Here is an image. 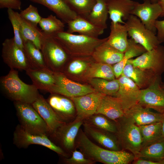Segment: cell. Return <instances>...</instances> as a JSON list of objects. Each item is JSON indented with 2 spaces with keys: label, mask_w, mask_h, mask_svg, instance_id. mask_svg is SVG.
<instances>
[{
  "label": "cell",
  "mask_w": 164,
  "mask_h": 164,
  "mask_svg": "<svg viewBox=\"0 0 164 164\" xmlns=\"http://www.w3.org/2000/svg\"><path fill=\"white\" fill-rule=\"evenodd\" d=\"M75 147L87 158L95 162L105 164H128L135 159L132 153L122 150H111L99 146L92 142L81 129L76 140Z\"/></svg>",
  "instance_id": "obj_1"
},
{
  "label": "cell",
  "mask_w": 164,
  "mask_h": 164,
  "mask_svg": "<svg viewBox=\"0 0 164 164\" xmlns=\"http://www.w3.org/2000/svg\"><path fill=\"white\" fill-rule=\"evenodd\" d=\"M0 90L9 99L32 104L40 95L33 84H28L19 78L17 70L11 69L9 73L0 79Z\"/></svg>",
  "instance_id": "obj_2"
},
{
  "label": "cell",
  "mask_w": 164,
  "mask_h": 164,
  "mask_svg": "<svg viewBox=\"0 0 164 164\" xmlns=\"http://www.w3.org/2000/svg\"><path fill=\"white\" fill-rule=\"evenodd\" d=\"M52 35L61 44L71 57L91 56L95 49L108 39V37L101 39L74 34L64 31Z\"/></svg>",
  "instance_id": "obj_3"
},
{
  "label": "cell",
  "mask_w": 164,
  "mask_h": 164,
  "mask_svg": "<svg viewBox=\"0 0 164 164\" xmlns=\"http://www.w3.org/2000/svg\"><path fill=\"white\" fill-rule=\"evenodd\" d=\"M40 50L47 67L54 73H62L65 64L71 58L53 35L43 31Z\"/></svg>",
  "instance_id": "obj_4"
},
{
  "label": "cell",
  "mask_w": 164,
  "mask_h": 164,
  "mask_svg": "<svg viewBox=\"0 0 164 164\" xmlns=\"http://www.w3.org/2000/svg\"><path fill=\"white\" fill-rule=\"evenodd\" d=\"M117 135L121 145L130 151L136 159L142 148V139L138 126L132 118L125 114L116 121Z\"/></svg>",
  "instance_id": "obj_5"
},
{
  "label": "cell",
  "mask_w": 164,
  "mask_h": 164,
  "mask_svg": "<svg viewBox=\"0 0 164 164\" xmlns=\"http://www.w3.org/2000/svg\"><path fill=\"white\" fill-rule=\"evenodd\" d=\"M20 125L26 131L34 134L49 135L45 122L32 104L14 101Z\"/></svg>",
  "instance_id": "obj_6"
},
{
  "label": "cell",
  "mask_w": 164,
  "mask_h": 164,
  "mask_svg": "<svg viewBox=\"0 0 164 164\" xmlns=\"http://www.w3.org/2000/svg\"><path fill=\"white\" fill-rule=\"evenodd\" d=\"M125 25L128 36L147 51L150 50L161 44L155 34L147 29L136 16L131 15Z\"/></svg>",
  "instance_id": "obj_7"
},
{
  "label": "cell",
  "mask_w": 164,
  "mask_h": 164,
  "mask_svg": "<svg viewBox=\"0 0 164 164\" xmlns=\"http://www.w3.org/2000/svg\"><path fill=\"white\" fill-rule=\"evenodd\" d=\"M13 143L19 148H26L32 144L39 145L50 149L60 155L67 158L68 155L61 147L53 142L48 136L34 134L24 130L20 125L16 127L13 133Z\"/></svg>",
  "instance_id": "obj_8"
},
{
  "label": "cell",
  "mask_w": 164,
  "mask_h": 164,
  "mask_svg": "<svg viewBox=\"0 0 164 164\" xmlns=\"http://www.w3.org/2000/svg\"><path fill=\"white\" fill-rule=\"evenodd\" d=\"M129 61L133 65L161 76L164 72V46L160 44Z\"/></svg>",
  "instance_id": "obj_9"
},
{
  "label": "cell",
  "mask_w": 164,
  "mask_h": 164,
  "mask_svg": "<svg viewBox=\"0 0 164 164\" xmlns=\"http://www.w3.org/2000/svg\"><path fill=\"white\" fill-rule=\"evenodd\" d=\"M2 56L10 69L26 71L32 68L24 50L17 45L13 37L6 39L2 43Z\"/></svg>",
  "instance_id": "obj_10"
},
{
  "label": "cell",
  "mask_w": 164,
  "mask_h": 164,
  "mask_svg": "<svg viewBox=\"0 0 164 164\" xmlns=\"http://www.w3.org/2000/svg\"><path fill=\"white\" fill-rule=\"evenodd\" d=\"M55 84L50 93L68 98L83 96L96 91L91 86L81 84L70 79L62 73H54Z\"/></svg>",
  "instance_id": "obj_11"
},
{
  "label": "cell",
  "mask_w": 164,
  "mask_h": 164,
  "mask_svg": "<svg viewBox=\"0 0 164 164\" xmlns=\"http://www.w3.org/2000/svg\"><path fill=\"white\" fill-rule=\"evenodd\" d=\"M162 83L160 80L145 89H141L138 103L161 113L164 111V88Z\"/></svg>",
  "instance_id": "obj_12"
},
{
  "label": "cell",
  "mask_w": 164,
  "mask_h": 164,
  "mask_svg": "<svg viewBox=\"0 0 164 164\" xmlns=\"http://www.w3.org/2000/svg\"><path fill=\"white\" fill-rule=\"evenodd\" d=\"M162 12L158 2L153 3L150 0H144L142 3L137 2L132 15L136 16L147 29L156 34L155 22Z\"/></svg>",
  "instance_id": "obj_13"
},
{
  "label": "cell",
  "mask_w": 164,
  "mask_h": 164,
  "mask_svg": "<svg viewBox=\"0 0 164 164\" xmlns=\"http://www.w3.org/2000/svg\"><path fill=\"white\" fill-rule=\"evenodd\" d=\"M105 95L95 91L70 98L73 102L76 110L75 118L83 120L95 114L101 101Z\"/></svg>",
  "instance_id": "obj_14"
},
{
  "label": "cell",
  "mask_w": 164,
  "mask_h": 164,
  "mask_svg": "<svg viewBox=\"0 0 164 164\" xmlns=\"http://www.w3.org/2000/svg\"><path fill=\"white\" fill-rule=\"evenodd\" d=\"M118 79L119 88L115 96L120 100L125 113L138 103L141 89L132 80L124 75H121Z\"/></svg>",
  "instance_id": "obj_15"
},
{
  "label": "cell",
  "mask_w": 164,
  "mask_h": 164,
  "mask_svg": "<svg viewBox=\"0 0 164 164\" xmlns=\"http://www.w3.org/2000/svg\"><path fill=\"white\" fill-rule=\"evenodd\" d=\"M32 104L46 123L49 135H53L61 126L67 123L58 116L42 95H40Z\"/></svg>",
  "instance_id": "obj_16"
},
{
  "label": "cell",
  "mask_w": 164,
  "mask_h": 164,
  "mask_svg": "<svg viewBox=\"0 0 164 164\" xmlns=\"http://www.w3.org/2000/svg\"><path fill=\"white\" fill-rule=\"evenodd\" d=\"M83 123V120L75 118L61 126L52 136L58 139L64 151L72 152L74 149L76 140Z\"/></svg>",
  "instance_id": "obj_17"
},
{
  "label": "cell",
  "mask_w": 164,
  "mask_h": 164,
  "mask_svg": "<svg viewBox=\"0 0 164 164\" xmlns=\"http://www.w3.org/2000/svg\"><path fill=\"white\" fill-rule=\"evenodd\" d=\"M121 75L132 80L140 89H145L156 81L161 80L152 72L134 66L128 61L124 67Z\"/></svg>",
  "instance_id": "obj_18"
},
{
  "label": "cell",
  "mask_w": 164,
  "mask_h": 164,
  "mask_svg": "<svg viewBox=\"0 0 164 164\" xmlns=\"http://www.w3.org/2000/svg\"><path fill=\"white\" fill-rule=\"evenodd\" d=\"M51 94L46 100L63 121L67 122L76 117L75 107L70 98L58 94Z\"/></svg>",
  "instance_id": "obj_19"
},
{
  "label": "cell",
  "mask_w": 164,
  "mask_h": 164,
  "mask_svg": "<svg viewBox=\"0 0 164 164\" xmlns=\"http://www.w3.org/2000/svg\"><path fill=\"white\" fill-rule=\"evenodd\" d=\"M108 14L111 22L125 24L133 10L137 2L132 0L106 1Z\"/></svg>",
  "instance_id": "obj_20"
},
{
  "label": "cell",
  "mask_w": 164,
  "mask_h": 164,
  "mask_svg": "<svg viewBox=\"0 0 164 164\" xmlns=\"http://www.w3.org/2000/svg\"><path fill=\"white\" fill-rule=\"evenodd\" d=\"M83 125L85 133L104 148L113 151L121 150L118 138L114 133L97 128L84 123Z\"/></svg>",
  "instance_id": "obj_21"
},
{
  "label": "cell",
  "mask_w": 164,
  "mask_h": 164,
  "mask_svg": "<svg viewBox=\"0 0 164 164\" xmlns=\"http://www.w3.org/2000/svg\"><path fill=\"white\" fill-rule=\"evenodd\" d=\"M95 114H101L116 121L125 113L120 100L115 96L104 95L101 99Z\"/></svg>",
  "instance_id": "obj_22"
},
{
  "label": "cell",
  "mask_w": 164,
  "mask_h": 164,
  "mask_svg": "<svg viewBox=\"0 0 164 164\" xmlns=\"http://www.w3.org/2000/svg\"><path fill=\"white\" fill-rule=\"evenodd\" d=\"M125 114L131 117L138 126L160 122L162 118L161 113L152 111L138 103L127 110Z\"/></svg>",
  "instance_id": "obj_23"
},
{
  "label": "cell",
  "mask_w": 164,
  "mask_h": 164,
  "mask_svg": "<svg viewBox=\"0 0 164 164\" xmlns=\"http://www.w3.org/2000/svg\"><path fill=\"white\" fill-rule=\"evenodd\" d=\"M26 71L38 90L50 93L55 84L54 73L48 69L30 68Z\"/></svg>",
  "instance_id": "obj_24"
},
{
  "label": "cell",
  "mask_w": 164,
  "mask_h": 164,
  "mask_svg": "<svg viewBox=\"0 0 164 164\" xmlns=\"http://www.w3.org/2000/svg\"><path fill=\"white\" fill-rule=\"evenodd\" d=\"M107 41L95 49L91 56L97 62L114 65L122 60L124 53L112 47Z\"/></svg>",
  "instance_id": "obj_25"
},
{
  "label": "cell",
  "mask_w": 164,
  "mask_h": 164,
  "mask_svg": "<svg viewBox=\"0 0 164 164\" xmlns=\"http://www.w3.org/2000/svg\"><path fill=\"white\" fill-rule=\"evenodd\" d=\"M67 24V32L71 33L77 32L79 34L94 38H98L104 30L92 24L86 19L78 16Z\"/></svg>",
  "instance_id": "obj_26"
},
{
  "label": "cell",
  "mask_w": 164,
  "mask_h": 164,
  "mask_svg": "<svg viewBox=\"0 0 164 164\" xmlns=\"http://www.w3.org/2000/svg\"><path fill=\"white\" fill-rule=\"evenodd\" d=\"M30 0L46 7L65 23L67 24L78 16L64 0Z\"/></svg>",
  "instance_id": "obj_27"
},
{
  "label": "cell",
  "mask_w": 164,
  "mask_h": 164,
  "mask_svg": "<svg viewBox=\"0 0 164 164\" xmlns=\"http://www.w3.org/2000/svg\"><path fill=\"white\" fill-rule=\"evenodd\" d=\"M107 42L118 51L124 53L128 44V31L125 24L111 22Z\"/></svg>",
  "instance_id": "obj_28"
},
{
  "label": "cell",
  "mask_w": 164,
  "mask_h": 164,
  "mask_svg": "<svg viewBox=\"0 0 164 164\" xmlns=\"http://www.w3.org/2000/svg\"><path fill=\"white\" fill-rule=\"evenodd\" d=\"M128 47L124 53L122 60L113 66L116 78L121 75L123 69L128 61L133 57H137L147 51L141 45L136 43L132 39H128Z\"/></svg>",
  "instance_id": "obj_29"
},
{
  "label": "cell",
  "mask_w": 164,
  "mask_h": 164,
  "mask_svg": "<svg viewBox=\"0 0 164 164\" xmlns=\"http://www.w3.org/2000/svg\"><path fill=\"white\" fill-rule=\"evenodd\" d=\"M16 14L20 24L24 42L29 40L40 50L42 31L38 28L37 25L22 18L17 12H16Z\"/></svg>",
  "instance_id": "obj_30"
},
{
  "label": "cell",
  "mask_w": 164,
  "mask_h": 164,
  "mask_svg": "<svg viewBox=\"0 0 164 164\" xmlns=\"http://www.w3.org/2000/svg\"><path fill=\"white\" fill-rule=\"evenodd\" d=\"M108 10L105 0H96L92 11L86 19L95 26L104 30L107 28Z\"/></svg>",
  "instance_id": "obj_31"
},
{
  "label": "cell",
  "mask_w": 164,
  "mask_h": 164,
  "mask_svg": "<svg viewBox=\"0 0 164 164\" xmlns=\"http://www.w3.org/2000/svg\"><path fill=\"white\" fill-rule=\"evenodd\" d=\"M138 126L142 139V148L164 138L161 121Z\"/></svg>",
  "instance_id": "obj_32"
},
{
  "label": "cell",
  "mask_w": 164,
  "mask_h": 164,
  "mask_svg": "<svg viewBox=\"0 0 164 164\" xmlns=\"http://www.w3.org/2000/svg\"><path fill=\"white\" fill-rule=\"evenodd\" d=\"M24 51L32 68L48 69L46 66L43 54L40 49L29 40L24 41Z\"/></svg>",
  "instance_id": "obj_33"
},
{
  "label": "cell",
  "mask_w": 164,
  "mask_h": 164,
  "mask_svg": "<svg viewBox=\"0 0 164 164\" xmlns=\"http://www.w3.org/2000/svg\"><path fill=\"white\" fill-rule=\"evenodd\" d=\"M91 64L87 70V77L88 79L100 78L108 80L115 79L112 65L97 62Z\"/></svg>",
  "instance_id": "obj_34"
},
{
  "label": "cell",
  "mask_w": 164,
  "mask_h": 164,
  "mask_svg": "<svg viewBox=\"0 0 164 164\" xmlns=\"http://www.w3.org/2000/svg\"><path fill=\"white\" fill-rule=\"evenodd\" d=\"M91 86L97 92L106 95L115 96L119 87L118 79L112 80L100 78L89 79Z\"/></svg>",
  "instance_id": "obj_35"
},
{
  "label": "cell",
  "mask_w": 164,
  "mask_h": 164,
  "mask_svg": "<svg viewBox=\"0 0 164 164\" xmlns=\"http://www.w3.org/2000/svg\"><path fill=\"white\" fill-rule=\"evenodd\" d=\"M104 115L94 114L83 120V123L97 128L116 134L117 132V124Z\"/></svg>",
  "instance_id": "obj_36"
},
{
  "label": "cell",
  "mask_w": 164,
  "mask_h": 164,
  "mask_svg": "<svg viewBox=\"0 0 164 164\" xmlns=\"http://www.w3.org/2000/svg\"><path fill=\"white\" fill-rule=\"evenodd\" d=\"M164 157V138L143 147L136 159L149 158L161 160Z\"/></svg>",
  "instance_id": "obj_37"
},
{
  "label": "cell",
  "mask_w": 164,
  "mask_h": 164,
  "mask_svg": "<svg viewBox=\"0 0 164 164\" xmlns=\"http://www.w3.org/2000/svg\"><path fill=\"white\" fill-rule=\"evenodd\" d=\"M91 56L72 57L73 60L64 67L62 72L66 76L70 75H79L87 70L88 61Z\"/></svg>",
  "instance_id": "obj_38"
},
{
  "label": "cell",
  "mask_w": 164,
  "mask_h": 164,
  "mask_svg": "<svg viewBox=\"0 0 164 164\" xmlns=\"http://www.w3.org/2000/svg\"><path fill=\"white\" fill-rule=\"evenodd\" d=\"M78 16L86 19L92 11L96 0H64Z\"/></svg>",
  "instance_id": "obj_39"
},
{
  "label": "cell",
  "mask_w": 164,
  "mask_h": 164,
  "mask_svg": "<svg viewBox=\"0 0 164 164\" xmlns=\"http://www.w3.org/2000/svg\"><path fill=\"white\" fill-rule=\"evenodd\" d=\"M64 24L63 22L52 15L46 18H42L39 23L43 32L50 34L64 31Z\"/></svg>",
  "instance_id": "obj_40"
},
{
  "label": "cell",
  "mask_w": 164,
  "mask_h": 164,
  "mask_svg": "<svg viewBox=\"0 0 164 164\" xmlns=\"http://www.w3.org/2000/svg\"><path fill=\"white\" fill-rule=\"evenodd\" d=\"M7 13L9 19L13 28L15 42L18 46L24 50V41L22 34L21 25L16 16V12L11 9H8Z\"/></svg>",
  "instance_id": "obj_41"
},
{
  "label": "cell",
  "mask_w": 164,
  "mask_h": 164,
  "mask_svg": "<svg viewBox=\"0 0 164 164\" xmlns=\"http://www.w3.org/2000/svg\"><path fill=\"white\" fill-rule=\"evenodd\" d=\"M19 14L24 19L36 25L39 23L42 18L37 8L32 5L21 11Z\"/></svg>",
  "instance_id": "obj_42"
},
{
  "label": "cell",
  "mask_w": 164,
  "mask_h": 164,
  "mask_svg": "<svg viewBox=\"0 0 164 164\" xmlns=\"http://www.w3.org/2000/svg\"><path fill=\"white\" fill-rule=\"evenodd\" d=\"M70 158H65L64 162L67 164H93L95 162L87 158L80 151L74 149Z\"/></svg>",
  "instance_id": "obj_43"
},
{
  "label": "cell",
  "mask_w": 164,
  "mask_h": 164,
  "mask_svg": "<svg viewBox=\"0 0 164 164\" xmlns=\"http://www.w3.org/2000/svg\"><path fill=\"white\" fill-rule=\"evenodd\" d=\"M20 0H0V8H7L12 9L20 10Z\"/></svg>",
  "instance_id": "obj_44"
},
{
  "label": "cell",
  "mask_w": 164,
  "mask_h": 164,
  "mask_svg": "<svg viewBox=\"0 0 164 164\" xmlns=\"http://www.w3.org/2000/svg\"><path fill=\"white\" fill-rule=\"evenodd\" d=\"M155 26L157 31L156 36L160 43L164 42V20H157Z\"/></svg>",
  "instance_id": "obj_45"
},
{
  "label": "cell",
  "mask_w": 164,
  "mask_h": 164,
  "mask_svg": "<svg viewBox=\"0 0 164 164\" xmlns=\"http://www.w3.org/2000/svg\"><path fill=\"white\" fill-rule=\"evenodd\" d=\"M138 159L134 162L135 164H164V160L154 161L150 160L144 159L140 158Z\"/></svg>",
  "instance_id": "obj_46"
},
{
  "label": "cell",
  "mask_w": 164,
  "mask_h": 164,
  "mask_svg": "<svg viewBox=\"0 0 164 164\" xmlns=\"http://www.w3.org/2000/svg\"><path fill=\"white\" fill-rule=\"evenodd\" d=\"M158 3L160 5L162 10V13L160 17H164V0H159Z\"/></svg>",
  "instance_id": "obj_47"
},
{
  "label": "cell",
  "mask_w": 164,
  "mask_h": 164,
  "mask_svg": "<svg viewBox=\"0 0 164 164\" xmlns=\"http://www.w3.org/2000/svg\"><path fill=\"white\" fill-rule=\"evenodd\" d=\"M162 115V118L161 121L162 124V131L163 135L164 138V111L161 113Z\"/></svg>",
  "instance_id": "obj_48"
},
{
  "label": "cell",
  "mask_w": 164,
  "mask_h": 164,
  "mask_svg": "<svg viewBox=\"0 0 164 164\" xmlns=\"http://www.w3.org/2000/svg\"><path fill=\"white\" fill-rule=\"evenodd\" d=\"M105 0L107 1L108 0ZM150 0L152 3H157L159 0Z\"/></svg>",
  "instance_id": "obj_49"
},
{
  "label": "cell",
  "mask_w": 164,
  "mask_h": 164,
  "mask_svg": "<svg viewBox=\"0 0 164 164\" xmlns=\"http://www.w3.org/2000/svg\"><path fill=\"white\" fill-rule=\"evenodd\" d=\"M162 87L164 88V84H163V83L162 84Z\"/></svg>",
  "instance_id": "obj_50"
},
{
  "label": "cell",
  "mask_w": 164,
  "mask_h": 164,
  "mask_svg": "<svg viewBox=\"0 0 164 164\" xmlns=\"http://www.w3.org/2000/svg\"><path fill=\"white\" fill-rule=\"evenodd\" d=\"M163 159L164 160V157L163 158Z\"/></svg>",
  "instance_id": "obj_51"
}]
</instances>
